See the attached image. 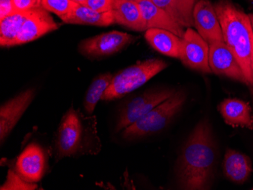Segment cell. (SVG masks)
Wrapping results in <instances>:
<instances>
[{
    "mask_svg": "<svg viewBox=\"0 0 253 190\" xmlns=\"http://www.w3.org/2000/svg\"><path fill=\"white\" fill-rule=\"evenodd\" d=\"M62 21L71 25L97 27L110 26L115 24L112 11L98 12L80 4H78L70 13L62 18Z\"/></svg>",
    "mask_w": 253,
    "mask_h": 190,
    "instance_id": "obj_19",
    "label": "cell"
},
{
    "mask_svg": "<svg viewBox=\"0 0 253 190\" xmlns=\"http://www.w3.org/2000/svg\"><path fill=\"white\" fill-rule=\"evenodd\" d=\"M41 5L48 12L55 14L62 19L70 13L78 3L72 0H41Z\"/></svg>",
    "mask_w": 253,
    "mask_h": 190,
    "instance_id": "obj_23",
    "label": "cell"
},
{
    "mask_svg": "<svg viewBox=\"0 0 253 190\" xmlns=\"http://www.w3.org/2000/svg\"><path fill=\"white\" fill-rule=\"evenodd\" d=\"M220 113L227 124L253 128V116L250 104L237 99H227L219 106Z\"/></svg>",
    "mask_w": 253,
    "mask_h": 190,
    "instance_id": "obj_18",
    "label": "cell"
},
{
    "mask_svg": "<svg viewBox=\"0 0 253 190\" xmlns=\"http://www.w3.org/2000/svg\"><path fill=\"white\" fill-rule=\"evenodd\" d=\"M251 1H253V0H251Z\"/></svg>",
    "mask_w": 253,
    "mask_h": 190,
    "instance_id": "obj_31",
    "label": "cell"
},
{
    "mask_svg": "<svg viewBox=\"0 0 253 190\" xmlns=\"http://www.w3.org/2000/svg\"><path fill=\"white\" fill-rule=\"evenodd\" d=\"M14 12H20L29 11L38 7L42 6L41 0H11Z\"/></svg>",
    "mask_w": 253,
    "mask_h": 190,
    "instance_id": "obj_26",
    "label": "cell"
},
{
    "mask_svg": "<svg viewBox=\"0 0 253 190\" xmlns=\"http://www.w3.org/2000/svg\"><path fill=\"white\" fill-rule=\"evenodd\" d=\"M122 1H133V2H137L138 0H122Z\"/></svg>",
    "mask_w": 253,
    "mask_h": 190,
    "instance_id": "obj_30",
    "label": "cell"
},
{
    "mask_svg": "<svg viewBox=\"0 0 253 190\" xmlns=\"http://www.w3.org/2000/svg\"><path fill=\"white\" fill-rule=\"evenodd\" d=\"M38 185L35 183H30L23 179L16 171L9 170L7 175L6 181L1 187V190H36Z\"/></svg>",
    "mask_w": 253,
    "mask_h": 190,
    "instance_id": "obj_24",
    "label": "cell"
},
{
    "mask_svg": "<svg viewBox=\"0 0 253 190\" xmlns=\"http://www.w3.org/2000/svg\"><path fill=\"white\" fill-rule=\"evenodd\" d=\"M167 67L165 61L150 59L121 71L112 78L102 100L112 101L124 97L143 86Z\"/></svg>",
    "mask_w": 253,
    "mask_h": 190,
    "instance_id": "obj_5",
    "label": "cell"
},
{
    "mask_svg": "<svg viewBox=\"0 0 253 190\" xmlns=\"http://www.w3.org/2000/svg\"><path fill=\"white\" fill-rule=\"evenodd\" d=\"M114 0H86L84 6L98 12H107L112 11Z\"/></svg>",
    "mask_w": 253,
    "mask_h": 190,
    "instance_id": "obj_25",
    "label": "cell"
},
{
    "mask_svg": "<svg viewBox=\"0 0 253 190\" xmlns=\"http://www.w3.org/2000/svg\"><path fill=\"white\" fill-rule=\"evenodd\" d=\"M217 149L210 123L199 122L193 129L176 165L179 187L182 190H210L214 179Z\"/></svg>",
    "mask_w": 253,
    "mask_h": 190,
    "instance_id": "obj_1",
    "label": "cell"
},
{
    "mask_svg": "<svg viewBox=\"0 0 253 190\" xmlns=\"http://www.w3.org/2000/svg\"><path fill=\"white\" fill-rule=\"evenodd\" d=\"M73 2L76 3L80 4V5H84L86 2V0H72Z\"/></svg>",
    "mask_w": 253,
    "mask_h": 190,
    "instance_id": "obj_28",
    "label": "cell"
},
{
    "mask_svg": "<svg viewBox=\"0 0 253 190\" xmlns=\"http://www.w3.org/2000/svg\"><path fill=\"white\" fill-rule=\"evenodd\" d=\"M34 89L21 92L0 108V141L4 143L35 97Z\"/></svg>",
    "mask_w": 253,
    "mask_h": 190,
    "instance_id": "obj_9",
    "label": "cell"
},
{
    "mask_svg": "<svg viewBox=\"0 0 253 190\" xmlns=\"http://www.w3.org/2000/svg\"><path fill=\"white\" fill-rule=\"evenodd\" d=\"M134 37L120 31H113L84 39L78 49L89 58H102L113 55L131 43Z\"/></svg>",
    "mask_w": 253,
    "mask_h": 190,
    "instance_id": "obj_8",
    "label": "cell"
},
{
    "mask_svg": "<svg viewBox=\"0 0 253 190\" xmlns=\"http://www.w3.org/2000/svg\"><path fill=\"white\" fill-rule=\"evenodd\" d=\"M46 165L47 157L43 149L37 143H31L18 156L15 167L25 181L37 183L43 177Z\"/></svg>",
    "mask_w": 253,
    "mask_h": 190,
    "instance_id": "obj_12",
    "label": "cell"
},
{
    "mask_svg": "<svg viewBox=\"0 0 253 190\" xmlns=\"http://www.w3.org/2000/svg\"><path fill=\"white\" fill-rule=\"evenodd\" d=\"M102 143L98 135L96 116H85L73 106L61 120L53 140L55 161L100 152Z\"/></svg>",
    "mask_w": 253,
    "mask_h": 190,
    "instance_id": "obj_2",
    "label": "cell"
},
{
    "mask_svg": "<svg viewBox=\"0 0 253 190\" xmlns=\"http://www.w3.org/2000/svg\"><path fill=\"white\" fill-rule=\"evenodd\" d=\"M210 66L212 73L247 85V79L238 61L225 42L210 44Z\"/></svg>",
    "mask_w": 253,
    "mask_h": 190,
    "instance_id": "obj_10",
    "label": "cell"
},
{
    "mask_svg": "<svg viewBox=\"0 0 253 190\" xmlns=\"http://www.w3.org/2000/svg\"><path fill=\"white\" fill-rule=\"evenodd\" d=\"M113 76L114 75L111 73L103 74L98 76L89 85L85 95L83 104L85 113L88 115L93 114L96 105L102 99V96H104L109 88Z\"/></svg>",
    "mask_w": 253,
    "mask_h": 190,
    "instance_id": "obj_22",
    "label": "cell"
},
{
    "mask_svg": "<svg viewBox=\"0 0 253 190\" xmlns=\"http://www.w3.org/2000/svg\"><path fill=\"white\" fill-rule=\"evenodd\" d=\"M145 38L149 45L160 53L180 59L182 38L174 33L159 28H149L145 33Z\"/></svg>",
    "mask_w": 253,
    "mask_h": 190,
    "instance_id": "obj_16",
    "label": "cell"
},
{
    "mask_svg": "<svg viewBox=\"0 0 253 190\" xmlns=\"http://www.w3.org/2000/svg\"><path fill=\"white\" fill-rule=\"evenodd\" d=\"M112 12L115 24L139 32L146 31L141 10L137 2L114 0Z\"/></svg>",
    "mask_w": 253,
    "mask_h": 190,
    "instance_id": "obj_15",
    "label": "cell"
},
{
    "mask_svg": "<svg viewBox=\"0 0 253 190\" xmlns=\"http://www.w3.org/2000/svg\"><path fill=\"white\" fill-rule=\"evenodd\" d=\"M186 100L185 93L175 92L170 98L152 109L144 117L122 130V137L125 140H136L162 131L181 110Z\"/></svg>",
    "mask_w": 253,
    "mask_h": 190,
    "instance_id": "obj_4",
    "label": "cell"
},
{
    "mask_svg": "<svg viewBox=\"0 0 253 190\" xmlns=\"http://www.w3.org/2000/svg\"><path fill=\"white\" fill-rule=\"evenodd\" d=\"M146 30L159 28L174 33L180 38L184 35V28L172 19L163 8L156 5L152 0H138Z\"/></svg>",
    "mask_w": 253,
    "mask_h": 190,
    "instance_id": "obj_14",
    "label": "cell"
},
{
    "mask_svg": "<svg viewBox=\"0 0 253 190\" xmlns=\"http://www.w3.org/2000/svg\"><path fill=\"white\" fill-rule=\"evenodd\" d=\"M58 28L59 25L54 21L47 10L42 6L34 8L25 20L15 46L36 40Z\"/></svg>",
    "mask_w": 253,
    "mask_h": 190,
    "instance_id": "obj_13",
    "label": "cell"
},
{
    "mask_svg": "<svg viewBox=\"0 0 253 190\" xmlns=\"http://www.w3.org/2000/svg\"><path fill=\"white\" fill-rule=\"evenodd\" d=\"M249 15V18H250V21H251L252 28H253V14H250Z\"/></svg>",
    "mask_w": 253,
    "mask_h": 190,
    "instance_id": "obj_29",
    "label": "cell"
},
{
    "mask_svg": "<svg viewBox=\"0 0 253 190\" xmlns=\"http://www.w3.org/2000/svg\"><path fill=\"white\" fill-rule=\"evenodd\" d=\"M31 10L15 12L0 20V46L2 47L15 46L23 25Z\"/></svg>",
    "mask_w": 253,
    "mask_h": 190,
    "instance_id": "obj_21",
    "label": "cell"
},
{
    "mask_svg": "<svg viewBox=\"0 0 253 190\" xmlns=\"http://www.w3.org/2000/svg\"><path fill=\"white\" fill-rule=\"evenodd\" d=\"M175 92L174 89H152L131 99L121 111L116 125V132H122L134 124L158 105L170 98Z\"/></svg>",
    "mask_w": 253,
    "mask_h": 190,
    "instance_id": "obj_6",
    "label": "cell"
},
{
    "mask_svg": "<svg viewBox=\"0 0 253 190\" xmlns=\"http://www.w3.org/2000/svg\"><path fill=\"white\" fill-rule=\"evenodd\" d=\"M224 42L238 61L247 86L253 89V31L249 15L226 0L214 5Z\"/></svg>",
    "mask_w": 253,
    "mask_h": 190,
    "instance_id": "obj_3",
    "label": "cell"
},
{
    "mask_svg": "<svg viewBox=\"0 0 253 190\" xmlns=\"http://www.w3.org/2000/svg\"><path fill=\"white\" fill-rule=\"evenodd\" d=\"M224 175L235 184H244L253 172L250 157L235 150H227L223 162Z\"/></svg>",
    "mask_w": 253,
    "mask_h": 190,
    "instance_id": "obj_17",
    "label": "cell"
},
{
    "mask_svg": "<svg viewBox=\"0 0 253 190\" xmlns=\"http://www.w3.org/2000/svg\"><path fill=\"white\" fill-rule=\"evenodd\" d=\"M180 59L193 70L212 73L210 66V44L192 28H187L182 38Z\"/></svg>",
    "mask_w": 253,
    "mask_h": 190,
    "instance_id": "obj_7",
    "label": "cell"
},
{
    "mask_svg": "<svg viewBox=\"0 0 253 190\" xmlns=\"http://www.w3.org/2000/svg\"><path fill=\"white\" fill-rule=\"evenodd\" d=\"M193 20L197 32L210 45L224 42L219 19L210 0H200L197 2L193 10Z\"/></svg>",
    "mask_w": 253,
    "mask_h": 190,
    "instance_id": "obj_11",
    "label": "cell"
},
{
    "mask_svg": "<svg viewBox=\"0 0 253 190\" xmlns=\"http://www.w3.org/2000/svg\"><path fill=\"white\" fill-rule=\"evenodd\" d=\"M156 5L184 28L194 26L193 10L197 0H152Z\"/></svg>",
    "mask_w": 253,
    "mask_h": 190,
    "instance_id": "obj_20",
    "label": "cell"
},
{
    "mask_svg": "<svg viewBox=\"0 0 253 190\" xmlns=\"http://www.w3.org/2000/svg\"><path fill=\"white\" fill-rule=\"evenodd\" d=\"M14 13L11 0H0V20Z\"/></svg>",
    "mask_w": 253,
    "mask_h": 190,
    "instance_id": "obj_27",
    "label": "cell"
}]
</instances>
